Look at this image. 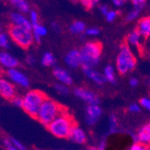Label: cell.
<instances>
[{"label": "cell", "mask_w": 150, "mask_h": 150, "mask_svg": "<svg viewBox=\"0 0 150 150\" xmlns=\"http://www.w3.org/2000/svg\"><path fill=\"white\" fill-rule=\"evenodd\" d=\"M76 125L73 117L66 111L61 112L47 126L49 131L59 139H67Z\"/></svg>", "instance_id": "cell-1"}, {"label": "cell", "mask_w": 150, "mask_h": 150, "mask_svg": "<svg viewBox=\"0 0 150 150\" xmlns=\"http://www.w3.org/2000/svg\"><path fill=\"white\" fill-rule=\"evenodd\" d=\"M64 110L65 108L61 104L46 97L42 106L40 107L35 119H37L39 122L47 127Z\"/></svg>", "instance_id": "cell-2"}, {"label": "cell", "mask_w": 150, "mask_h": 150, "mask_svg": "<svg viewBox=\"0 0 150 150\" xmlns=\"http://www.w3.org/2000/svg\"><path fill=\"white\" fill-rule=\"evenodd\" d=\"M116 69L121 75L131 72L137 65V59L133 54L131 48L127 44H122L116 58Z\"/></svg>", "instance_id": "cell-3"}, {"label": "cell", "mask_w": 150, "mask_h": 150, "mask_svg": "<svg viewBox=\"0 0 150 150\" xmlns=\"http://www.w3.org/2000/svg\"><path fill=\"white\" fill-rule=\"evenodd\" d=\"M45 98L46 95L43 92L40 90H30L23 97L22 108L27 114L36 118L39 109L42 106Z\"/></svg>", "instance_id": "cell-4"}, {"label": "cell", "mask_w": 150, "mask_h": 150, "mask_svg": "<svg viewBox=\"0 0 150 150\" xmlns=\"http://www.w3.org/2000/svg\"><path fill=\"white\" fill-rule=\"evenodd\" d=\"M8 34L10 38L18 46L23 49H29L34 42L33 30L23 26L12 24L8 28Z\"/></svg>", "instance_id": "cell-5"}, {"label": "cell", "mask_w": 150, "mask_h": 150, "mask_svg": "<svg viewBox=\"0 0 150 150\" xmlns=\"http://www.w3.org/2000/svg\"><path fill=\"white\" fill-rule=\"evenodd\" d=\"M79 51L82 59V66L93 67L100 61L102 56V45L96 42H89L82 47Z\"/></svg>", "instance_id": "cell-6"}, {"label": "cell", "mask_w": 150, "mask_h": 150, "mask_svg": "<svg viewBox=\"0 0 150 150\" xmlns=\"http://www.w3.org/2000/svg\"><path fill=\"white\" fill-rule=\"evenodd\" d=\"M6 75L13 84H16L23 88H27L30 86L29 78L27 77L26 75H24L22 71L16 69V67L7 69Z\"/></svg>", "instance_id": "cell-7"}, {"label": "cell", "mask_w": 150, "mask_h": 150, "mask_svg": "<svg viewBox=\"0 0 150 150\" xmlns=\"http://www.w3.org/2000/svg\"><path fill=\"white\" fill-rule=\"evenodd\" d=\"M0 95L10 101L16 95V90L13 83L10 79L4 76H0Z\"/></svg>", "instance_id": "cell-8"}, {"label": "cell", "mask_w": 150, "mask_h": 150, "mask_svg": "<svg viewBox=\"0 0 150 150\" xmlns=\"http://www.w3.org/2000/svg\"><path fill=\"white\" fill-rule=\"evenodd\" d=\"M103 113L101 107L98 103L88 104L86 112V123L90 126L94 125L99 120Z\"/></svg>", "instance_id": "cell-9"}, {"label": "cell", "mask_w": 150, "mask_h": 150, "mask_svg": "<svg viewBox=\"0 0 150 150\" xmlns=\"http://www.w3.org/2000/svg\"><path fill=\"white\" fill-rule=\"evenodd\" d=\"M74 94L82 101L88 104H93V103H99V98L91 90L83 88V87H77L74 90Z\"/></svg>", "instance_id": "cell-10"}, {"label": "cell", "mask_w": 150, "mask_h": 150, "mask_svg": "<svg viewBox=\"0 0 150 150\" xmlns=\"http://www.w3.org/2000/svg\"><path fill=\"white\" fill-rule=\"evenodd\" d=\"M83 69V72L85 73V75L91 79L93 83L97 84V85H103L105 83V78L103 76V74H101L100 72H98L97 70H95L93 67H88V66H83L82 67Z\"/></svg>", "instance_id": "cell-11"}, {"label": "cell", "mask_w": 150, "mask_h": 150, "mask_svg": "<svg viewBox=\"0 0 150 150\" xmlns=\"http://www.w3.org/2000/svg\"><path fill=\"white\" fill-rule=\"evenodd\" d=\"M66 64L72 67V69H76V67L82 66V59L81 54L78 50H72L67 52L65 57Z\"/></svg>", "instance_id": "cell-12"}, {"label": "cell", "mask_w": 150, "mask_h": 150, "mask_svg": "<svg viewBox=\"0 0 150 150\" xmlns=\"http://www.w3.org/2000/svg\"><path fill=\"white\" fill-rule=\"evenodd\" d=\"M135 141L140 142L145 146H150V122L143 125L135 135Z\"/></svg>", "instance_id": "cell-13"}, {"label": "cell", "mask_w": 150, "mask_h": 150, "mask_svg": "<svg viewBox=\"0 0 150 150\" xmlns=\"http://www.w3.org/2000/svg\"><path fill=\"white\" fill-rule=\"evenodd\" d=\"M19 62L16 57H13L11 55L10 53L2 51L0 52V65L3 66L4 67L7 69H13V67H16L18 66Z\"/></svg>", "instance_id": "cell-14"}, {"label": "cell", "mask_w": 150, "mask_h": 150, "mask_svg": "<svg viewBox=\"0 0 150 150\" xmlns=\"http://www.w3.org/2000/svg\"><path fill=\"white\" fill-rule=\"evenodd\" d=\"M69 138L75 143L80 144V145L85 144L87 140V136H86L85 130L83 129L77 127L76 125H75L74 128L72 129Z\"/></svg>", "instance_id": "cell-15"}, {"label": "cell", "mask_w": 150, "mask_h": 150, "mask_svg": "<svg viewBox=\"0 0 150 150\" xmlns=\"http://www.w3.org/2000/svg\"><path fill=\"white\" fill-rule=\"evenodd\" d=\"M53 75L55 76V78L62 84L69 86L73 83L72 76L69 75V72L66 69H62V67H55L53 70Z\"/></svg>", "instance_id": "cell-16"}, {"label": "cell", "mask_w": 150, "mask_h": 150, "mask_svg": "<svg viewBox=\"0 0 150 150\" xmlns=\"http://www.w3.org/2000/svg\"><path fill=\"white\" fill-rule=\"evenodd\" d=\"M11 22L12 24L15 25H19V26H23L25 27V28L28 29H33V26L31 24V22L28 18H26L22 13H11Z\"/></svg>", "instance_id": "cell-17"}, {"label": "cell", "mask_w": 150, "mask_h": 150, "mask_svg": "<svg viewBox=\"0 0 150 150\" xmlns=\"http://www.w3.org/2000/svg\"><path fill=\"white\" fill-rule=\"evenodd\" d=\"M137 30L145 39L150 37V16L141 18L137 25Z\"/></svg>", "instance_id": "cell-18"}, {"label": "cell", "mask_w": 150, "mask_h": 150, "mask_svg": "<svg viewBox=\"0 0 150 150\" xmlns=\"http://www.w3.org/2000/svg\"><path fill=\"white\" fill-rule=\"evenodd\" d=\"M142 36L139 33V32L136 29L130 32L128 36H127V44L130 48H135L139 49L141 45V40H142Z\"/></svg>", "instance_id": "cell-19"}, {"label": "cell", "mask_w": 150, "mask_h": 150, "mask_svg": "<svg viewBox=\"0 0 150 150\" xmlns=\"http://www.w3.org/2000/svg\"><path fill=\"white\" fill-rule=\"evenodd\" d=\"M33 39L34 42L36 43H40V40H42V38L47 35L48 30L45 26L40 25V23L34 27H33Z\"/></svg>", "instance_id": "cell-20"}, {"label": "cell", "mask_w": 150, "mask_h": 150, "mask_svg": "<svg viewBox=\"0 0 150 150\" xmlns=\"http://www.w3.org/2000/svg\"><path fill=\"white\" fill-rule=\"evenodd\" d=\"M105 81L109 82V83L114 84L116 82V74H115V69L114 67L111 65H107L104 69H103V73Z\"/></svg>", "instance_id": "cell-21"}, {"label": "cell", "mask_w": 150, "mask_h": 150, "mask_svg": "<svg viewBox=\"0 0 150 150\" xmlns=\"http://www.w3.org/2000/svg\"><path fill=\"white\" fill-rule=\"evenodd\" d=\"M86 26L83 21H75L69 27V30L73 34H81L86 32Z\"/></svg>", "instance_id": "cell-22"}, {"label": "cell", "mask_w": 150, "mask_h": 150, "mask_svg": "<svg viewBox=\"0 0 150 150\" xmlns=\"http://www.w3.org/2000/svg\"><path fill=\"white\" fill-rule=\"evenodd\" d=\"M10 3L16 6L21 13H28L30 10V6L25 0H9Z\"/></svg>", "instance_id": "cell-23"}, {"label": "cell", "mask_w": 150, "mask_h": 150, "mask_svg": "<svg viewBox=\"0 0 150 150\" xmlns=\"http://www.w3.org/2000/svg\"><path fill=\"white\" fill-rule=\"evenodd\" d=\"M40 62H42V66H44V67H52L56 64V59L52 53L46 52L42 57V60H40Z\"/></svg>", "instance_id": "cell-24"}, {"label": "cell", "mask_w": 150, "mask_h": 150, "mask_svg": "<svg viewBox=\"0 0 150 150\" xmlns=\"http://www.w3.org/2000/svg\"><path fill=\"white\" fill-rule=\"evenodd\" d=\"M142 8L140 7H137V6H134V8L128 13L127 16H126V20L127 22H132V21H135L137 19L139 15H140V12H141Z\"/></svg>", "instance_id": "cell-25"}, {"label": "cell", "mask_w": 150, "mask_h": 150, "mask_svg": "<svg viewBox=\"0 0 150 150\" xmlns=\"http://www.w3.org/2000/svg\"><path fill=\"white\" fill-rule=\"evenodd\" d=\"M54 88H55L56 92L58 93H59L60 95H67L69 93V89L67 87V85H65V84H62V83H58V84H55L54 86Z\"/></svg>", "instance_id": "cell-26"}, {"label": "cell", "mask_w": 150, "mask_h": 150, "mask_svg": "<svg viewBox=\"0 0 150 150\" xmlns=\"http://www.w3.org/2000/svg\"><path fill=\"white\" fill-rule=\"evenodd\" d=\"M10 36L9 34L7 35L5 33L0 32V48L3 49H7L10 46Z\"/></svg>", "instance_id": "cell-27"}, {"label": "cell", "mask_w": 150, "mask_h": 150, "mask_svg": "<svg viewBox=\"0 0 150 150\" xmlns=\"http://www.w3.org/2000/svg\"><path fill=\"white\" fill-rule=\"evenodd\" d=\"M118 119L116 117V115L114 114H112L109 118V129H110L111 132H116L117 129H118Z\"/></svg>", "instance_id": "cell-28"}, {"label": "cell", "mask_w": 150, "mask_h": 150, "mask_svg": "<svg viewBox=\"0 0 150 150\" xmlns=\"http://www.w3.org/2000/svg\"><path fill=\"white\" fill-rule=\"evenodd\" d=\"M82 5H83L86 9H91L93 6L99 4L100 0H80Z\"/></svg>", "instance_id": "cell-29"}, {"label": "cell", "mask_w": 150, "mask_h": 150, "mask_svg": "<svg viewBox=\"0 0 150 150\" xmlns=\"http://www.w3.org/2000/svg\"><path fill=\"white\" fill-rule=\"evenodd\" d=\"M30 22H31V24L33 27L38 25L40 23H39V16H38V13L37 12L35 11H30Z\"/></svg>", "instance_id": "cell-30"}, {"label": "cell", "mask_w": 150, "mask_h": 150, "mask_svg": "<svg viewBox=\"0 0 150 150\" xmlns=\"http://www.w3.org/2000/svg\"><path fill=\"white\" fill-rule=\"evenodd\" d=\"M119 16V13L117 11H114V10H109V12L107 13V15L105 16V18L108 22H113L116 20V18L118 17Z\"/></svg>", "instance_id": "cell-31"}, {"label": "cell", "mask_w": 150, "mask_h": 150, "mask_svg": "<svg viewBox=\"0 0 150 150\" xmlns=\"http://www.w3.org/2000/svg\"><path fill=\"white\" fill-rule=\"evenodd\" d=\"M139 104L141 108H144L145 110L150 112V98L148 97H143L139 101Z\"/></svg>", "instance_id": "cell-32"}, {"label": "cell", "mask_w": 150, "mask_h": 150, "mask_svg": "<svg viewBox=\"0 0 150 150\" xmlns=\"http://www.w3.org/2000/svg\"><path fill=\"white\" fill-rule=\"evenodd\" d=\"M129 149L130 150H145V149H147V146L140 142L134 141V143L129 146Z\"/></svg>", "instance_id": "cell-33"}, {"label": "cell", "mask_w": 150, "mask_h": 150, "mask_svg": "<svg viewBox=\"0 0 150 150\" xmlns=\"http://www.w3.org/2000/svg\"><path fill=\"white\" fill-rule=\"evenodd\" d=\"M86 35L88 36H91V37H95L97 36L100 33V30L98 28H96V27H91V28H87L86 29Z\"/></svg>", "instance_id": "cell-34"}, {"label": "cell", "mask_w": 150, "mask_h": 150, "mask_svg": "<svg viewBox=\"0 0 150 150\" xmlns=\"http://www.w3.org/2000/svg\"><path fill=\"white\" fill-rule=\"evenodd\" d=\"M128 110H129V112H131V113H138V112H139L140 110H141V106H140V104H139V103H131V104L129 106Z\"/></svg>", "instance_id": "cell-35"}, {"label": "cell", "mask_w": 150, "mask_h": 150, "mask_svg": "<svg viewBox=\"0 0 150 150\" xmlns=\"http://www.w3.org/2000/svg\"><path fill=\"white\" fill-rule=\"evenodd\" d=\"M3 144H4L5 147L7 148V149H10V150H15V149H16V147H15V146L13 145L12 140H11L10 138H6V139H3Z\"/></svg>", "instance_id": "cell-36"}, {"label": "cell", "mask_w": 150, "mask_h": 150, "mask_svg": "<svg viewBox=\"0 0 150 150\" xmlns=\"http://www.w3.org/2000/svg\"><path fill=\"white\" fill-rule=\"evenodd\" d=\"M10 139H11V140H12L13 145L15 146L16 149H20V150H22V149H25V148H26V147H25L20 141H18L17 139H13V138H10Z\"/></svg>", "instance_id": "cell-37"}, {"label": "cell", "mask_w": 150, "mask_h": 150, "mask_svg": "<svg viewBox=\"0 0 150 150\" xmlns=\"http://www.w3.org/2000/svg\"><path fill=\"white\" fill-rule=\"evenodd\" d=\"M130 1L132 2L134 6L143 8L145 6V5H146V0H130Z\"/></svg>", "instance_id": "cell-38"}, {"label": "cell", "mask_w": 150, "mask_h": 150, "mask_svg": "<svg viewBox=\"0 0 150 150\" xmlns=\"http://www.w3.org/2000/svg\"><path fill=\"white\" fill-rule=\"evenodd\" d=\"M11 101H12V103H13V104H15L16 106L21 107V108H22V105H23V98H22V97L16 95V96L13 97Z\"/></svg>", "instance_id": "cell-39"}, {"label": "cell", "mask_w": 150, "mask_h": 150, "mask_svg": "<svg viewBox=\"0 0 150 150\" xmlns=\"http://www.w3.org/2000/svg\"><path fill=\"white\" fill-rule=\"evenodd\" d=\"M129 84L131 87L135 88V87H137L139 84V81L137 77H131L129 79Z\"/></svg>", "instance_id": "cell-40"}, {"label": "cell", "mask_w": 150, "mask_h": 150, "mask_svg": "<svg viewBox=\"0 0 150 150\" xmlns=\"http://www.w3.org/2000/svg\"><path fill=\"white\" fill-rule=\"evenodd\" d=\"M109 10H110V9H109V7L107 6H105V5H103V6H99V11L103 16H105L107 15V13L109 12Z\"/></svg>", "instance_id": "cell-41"}, {"label": "cell", "mask_w": 150, "mask_h": 150, "mask_svg": "<svg viewBox=\"0 0 150 150\" xmlns=\"http://www.w3.org/2000/svg\"><path fill=\"white\" fill-rule=\"evenodd\" d=\"M112 2L116 7H121L126 3V0H112Z\"/></svg>", "instance_id": "cell-42"}, {"label": "cell", "mask_w": 150, "mask_h": 150, "mask_svg": "<svg viewBox=\"0 0 150 150\" xmlns=\"http://www.w3.org/2000/svg\"><path fill=\"white\" fill-rule=\"evenodd\" d=\"M26 62H27V64L30 65V66H33L35 64V62H36V59H35V58L33 56L29 55V56L26 57Z\"/></svg>", "instance_id": "cell-43"}, {"label": "cell", "mask_w": 150, "mask_h": 150, "mask_svg": "<svg viewBox=\"0 0 150 150\" xmlns=\"http://www.w3.org/2000/svg\"><path fill=\"white\" fill-rule=\"evenodd\" d=\"M1 28H2V26H1V23H0V32H1Z\"/></svg>", "instance_id": "cell-44"}, {"label": "cell", "mask_w": 150, "mask_h": 150, "mask_svg": "<svg viewBox=\"0 0 150 150\" xmlns=\"http://www.w3.org/2000/svg\"><path fill=\"white\" fill-rule=\"evenodd\" d=\"M147 149H150V146H147Z\"/></svg>", "instance_id": "cell-45"}, {"label": "cell", "mask_w": 150, "mask_h": 150, "mask_svg": "<svg viewBox=\"0 0 150 150\" xmlns=\"http://www.w3.org/2000/svg\"><path fill=\"white\" fill-rule=\"evenodd\" d=\"M149 83H150V80H149Z\"/></svg>", "instance_id": "cell-46"}, {"label": "cell", "mask_w": 150, "mask_h": 150, "mask_svg": "<svg viewBox=\"0 0 150 150\" xmlns=\"http://www.w3.org/2000/svg\"><path fill=\"white\" fill-rule=\"evenodd\" d=\"M149 9H150V7H149Z\"/></svg>", "instance_id": "cell-47"}]
</instances>
